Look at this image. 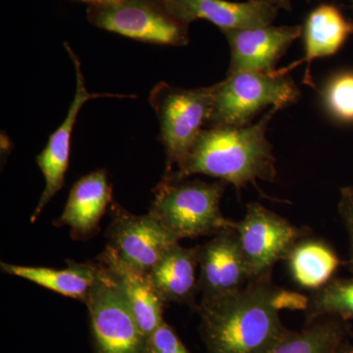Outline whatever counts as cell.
Wrapping results in <instances>:
<instances>
[{"mask_svg":"<svg viewBox=\"0 0 353 353\" xmlns=\"http://www.w3.org/2000/svg\"><path fill=\"white\" fill-rule=\"evenodd\" d=\"M350 1H352V4H353V0H350Z\"/></svg>","mask_w":353,"mask_h":353,"instance_id":"obj_28","label":"cell"},{"mask_svg":"<svg viewBox=\"0 0 353 353\" xmlns=\"http://www.w3.org/2000/svg\"><path fill=\"white\" fill-rule=\"evenodd\" d=\"M353 34V23L345 19L336 6L322 4L311 11L303 27L304 57L278 73H288L299 65L306 63L304 83L313 87L311 64L318 58L328 57L340 50L350 34Z\"/></svg>","mask_w":353,"mask_h":353,"instance_id":"obj_16","label":"cell"},{"mask_svg":"<svg viewBox=\"0 0 353 353\" xmlns=\"http://www.w3.org/2000/svg\"><path fill=\"white\" fill-rule=\"evenodd\" d=\"M112 199L108 173L97 170L83 176L72 188L63 213L57 220V226L71 228L72 236L85 240L99 229L102 216Z\"/></svg>","mask_w":353,"mask_h":353,"instance_id":"obj_14","label":"cell"},{"mask_svg":"<svg viewBox=\"0 0 353 353\" xmlns=\"http://www.w3.org/2000/svg\"><path fill=\"white\" fill-rule=\"evenodd\" d=\"M99 263L117 285L139 328L145 336H150L164 321L165 303L148 276L123 263L108 248L101 253Z\"/></svg>","mask_w":353,"mask_h":353,"instance_id":"obj_15","label":"cell"},{"mask_svg":"<svg viewBox=\"0 0 353 353\" xmlns=\"http://www.w3.org/2000/svg\"><path fill=\"white\" fill-rule=\"evenodd\" d=\"M168 12L183 24L208 20L221 31L270 26L282 9L277 0H162Z\"/></svg>","mask_w":353,"mask_h":353,"instance_id":"obj_12","label":"cell"},{"mask_svg":"<svg viewBox=\"0 0 353 353\" xmlns=\"http://www.w3.org/2000/svg\"><path fill=\"white\" fill-rule=\"evenodd\" d=\"M301 90L292 78L279 74L241 72L214 85L210 127H245L263 109L294 103Z\"/></svg>","mask_w":353,"mask_h":353,"instance_id":"obj_4","label":"cell"},{"mask_svg":"<svg viewBox=\"0 0 353 353\" xmlns=\"http://www.w3.org/2000/svg\"><path fill=\"white\" fill-rule=\"evenodd\" d=\"M285 260L296 284L311 290L329 283L341 265L340 257L329 243L310 236L297 241Z\"/></svg>","mask_w":353,"mask_h":353,"instance_id":"obj_19","label":"cell"},{"mask_svg":"<svg viewBox=\"0 0 353 353\" xmlns=\"http://www.w3.org/2000/svg\"><path fill=\"white\" fill-rule=\"evenodd\" d=\"M69 57L73 61L76 70L77 85L76 94L73 102L70 106L68 114L62 123L61 126L51 134L48 145L37 157V162L41 172H43L46 187L43 194L39 199L38 206L34 209L31 222L38 219L41 211L46 204L52 199V197L63 187L65 174L69 165L70 143H71L72 132L75 125L79 112L83 104L92 99L97 97H123L124 95L90 94L85 88V79L81 68L80 60L75 53L72 51L69 46H66Z\"/></svg>","mask_w":353,"mask_h":353,"instance_id":"obj_13","label":"cell"},{"mask_svg":"<svg viewBox=\"0 0 353 353\" xmlns=\"http://www.w3.org/2000/svg\"><path fill=\"white\" fill-rule=\"evenodd\" d=\"M327 112L345 124H353V71L341 72L330 79L322 94Z\"/></svg>","mask_w":353,"mask_h":353,"instance_id":"obj_22","label":"cell"},{"mask_svg":"<svg viewBox=\"0 0 353 353\" xmlns=\"http://www.w3.org/2000/svg\"><path fill=\"white\" fill-rule=\"evenodd\" d=\"M279 110L272 108L259 122L248 126L202 130L182 168L165 178L183 180L201 174L233 185L239 194L257 180L274 182L277 168L267 129Z\"/></svg>","mask_w":353,"mask_h":353,"instance_id":"obj_2","label":"cell"},{"mask_svg":"<svg viewBox=\"0 0 353 353\" xmlns=\"http://www.w3.org/2000/svg\"><path fill=\"white\" fill-rule=\"evenodd\" d=\"M87 303L97 353H145L146 336L117 285L99 263Z\"/></svg>","mask_w":353,"mask_h":353,"instance_id":"obj_8","label":"cell"},{"mask_svg":"<svg viewBox=\"0 0 353 353\" xmlns=\"http://www.w3.org/2000/svg\"><path fill=\"white\" fill-rule=\"evenodd\" d=\"M233 228L252 280L270 273L297 241L311 234L309 228L294 226L259 202L248 203L243 219L234 221Z\"/></svg>","mask_w":353,"mask_h":353,"instance_id":"obj_7","label":"cell"},{"mask_svg":"<svg viewBox=\"0 0 353 353\" xmlns=\"http://www.w3.org/2000/svg\"><path fill=\"white\" fill-rule=\"evenodd\" d=\"M65 269L21 266L1 262L2 271L41 285L62 296L87 303L99 276V264L68 261Z\"/></svg>","mask_w":353,"mask_h":353,"instance_id":"obj_18","label":"cell"},{"mask_svg":"<svg viewBox=\"0 0 353 353\" xmlns=\"http://www.w3.org/2000/svg\"><path fill=\"white\" fill-rule=\"evenodd\" d=\"M214 85L199 88L172 87L160 83L153 88L150 102L159 120L160 136L167 157L165 175L182 168L188 155L208 124Z\"/></svg>","mask_w":353,"mask_h":353,"instance_id":"obj_5","label":"cell"},{"mask_svg":"<svg viewBox=\"0 0 353 353\" xmlns=\"http://www.w3.org/2000/svg\"><path fill=\"white\" fill-rule=\"evenodd\" d=\"M308 296L282 289L272 272L233 294L201 301L196 310L208 353H268L289 333L281 311L303 310Z\"/></svg>","mask_w":353,"mask_h":353,"instance_id":"obj_1","label":"cell"},{"mask_svg":"<svg viewBox=\"0 0 353 353\" xmlns=\"http://www.w3.org/2000/svg\"><path fill=\"white\" fill-rule=\"evenodd\" d=\"M199 250V285L201 301L233 294L252 281L236 230H222Z\"/></svg>","mask_w":353,"mask_h":353,"instance_id":"obj_10","label":"cell"},{"mask_svg":"<svg viewBox=\"0 0 353 353\" xmlns=\"http://www.w3.org/2000/svg\"><path fill=\"white\" fill-rule=\"evenodd\" d=\"M304 316L306 325L325 317L353 321V277L333 278L320 289L312 290Z\"/></svg>","mask_w":353,"mask_h":353,"instance_id":"obj_21","label":"cell"},{"mask_svg":"<svg viewBox=\"0 0 353 353\" xmlns=\"http://www.w3.org/2000/svg\"><path fill=\"white\" fill-rule=\"evenodd\" d=\"M223 34L231 48L228 75L241 72L273 73L278 60L303 34L301 26H265L228 30Z\"/></svg>","mask_w":353,"mask_h":353,"instance_id":"obj_11","label":"cell"},{"mask_svg":"<svg viewBox=\"0 0 353 353\" xmlns=\"http://www.w3.org/2000/svg\"><path fill=\"white\" fill-rule=\"evenodd\" d=\"M145 353H190L166 322L146 336Z\"/></svg>","mask_w":353,"mask_h":353,"instance_id":"obj_23","label":"cell"},{"mask_svg":"<svg viewBox=\"0 0 353 353\" xmlns=\"http://www.w3.org/2000/svg\"><path fill=\"white\" fill-rule=\"evenodd\" d=\"M348 331L345 320L325 317L290 331L268 353H336Z\"/></svg>","mask_w":353,"mask_h":353,"instance_id":"obj_20","label":"cell"},{"mask_svg":"<svg viewBox=\"0 0 353 353\" xmlns=\"http://www.w3.org/2000/svg\"><path fill=\"white\" fill-rule=\"evenodd\" d=\"M279 3H280L281 7L284 9H290V0H277Z\"/></svg>","mask_w":353,"mask_h":353,"instance_id":"obj_26","label":"cell"},{"mask_svg":"<svg viewBox=\"0 0 353 353\" xmlns=\"http://www.w3.org/2000/svg\"><path fill=\"white\" fill-rule=\"evenodd\" d=\"M338 209L339 214L347 230L350 241L347 264L350 270L353 271V185L341 188Z\"/></svg>","mask_w":353,"mask_h":353,"instance_id":"obj_24","label":"cell"},{"mask_svg":"<svg viewBox=\"0 0 353 353\" xmlns=\"http://www.w3.org/2000/svg\"><path fill=\"white\" fill-rule=\"evenodd\" d=\"M108 248L123 262L148 275L178 239L152 213L137 216L114 209Z\"/></svg>","mask_w":353,"mask_h":353,"instance_id":"obj_9","label":"cell"},{"mask_svg":"<svg viewBox=\"0 0 353 353\" xmlns=\"http://www.w3.org/2000/svg\"><path fill=\"white\" fill-rule=\"evenodd\" d=\"M85 1L92 2V4L101 3L103 0H85Z\"/></svg>","mask_w":353,"mask_h":353,"instance_id":"obj_27","label":"cell"},{"mask_svg":"<svg viewBox=\"0 0 353 353\" xmlns=\"http://www.w3.org/2000/svg\"><path fill=\"white\" fill-rule=\"evenodd\" d=\"M197 268V246L183 248L178 243L165 253L148 276L165 304H187L196 308V299L199 292Z\"/></svg>","mask_w":353,"mask_h":353,"instance_id":"obj_17","label":"cell"},{"mask_svg":"<svg viewBox=\"0 0 353 353\" xmlns=\"http://www.w3.org/2000/svg\"><path fill=\"white\" fill-rule=\"evenodd\" d=\"M173 180L165 178L155 190L150 212L179 241L214 236L234 226L221 212L220 203L226 190L223 181Z\"/></svg>","mask_w":353,"mask_h":353,"instance_id":"obj_3","label":"cell"},{"mask_svg":"<svg viewBox=\"0 0 353 353\" xmlns=\"http://www.w3.org/2000/svg\"><path fill=\"white\" fill-rule=\"evenodd\" d=\"M88 18L101 29L137 41L176 46L189 43L188 26L174 18L162 0H103L92 4Z\"/></svg>","mask_w":353,"mask_h":353,"instance_id":"obj_6","label":"cell"},{"mask_svg":"<svg viewBox=\"0 0 353 353\" xmlns=\"http://www.w3.org/2000/svg\"><path fill=\"white\" fill-rule=\"evenodd\" d=\"M336 353H353V345L345 341L341 343Z\"/></svg>","mask_w":353,"mask_h":353,"instance_id":"obj_25","label":"cell"}]
</instances>
